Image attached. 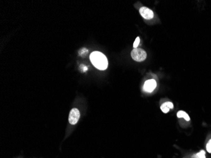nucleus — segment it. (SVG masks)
<instances>
[{
    "label": "nucleus",
    "instance_id": "obj_1",
    "mask_svg": "<svg viewBox=\"0 0 211 158\" xmlns=\"http://www.w3.org/2000/svg\"><path fill=\"white\" fill-rule=\"evenodd\" d=\"M90 60L93 65L101 70L108 68V62L106 56L99 51H94L90 55Z\"/></svg>",
    "mask_w": 211,
    "mask_h": 158
},
{
    "label": "nucleus",
    "instance_id": "obj_2",
    "mask_svg": "<svg viewBox=\"0 0 211 158\" xmlns=\"http://www.w3.org/2000/svg\"><path fill=\"white\" fill-rule=\"evenodd\" d=\"M131 58L134 60L140 62L144 61L147 58L146 52L140 48H134L131 53Z\"/></svg>",
    "mask_w": 211,
    "mask_h": 158
},
{
    "label": "nucleus",
    "instance_id": "obj_3",
    "mask_svg": "<svg viewBox=\"0 0 211 158\" xmlns=\"http://www.w3.org/2000/svg\"><path fill=\"white\" fill-rule=\"evenodd\" d=\"M80 116V113L79 109L76 108H73L70 112V114H69L68 121L70 123L71 125H75L79 120Z\"/></svg>",
    "mask_w": 211,
    "mask_h": 158
},
{
    "label": "nucleus",
    "instance_id": "obj_4",
    "mask_svg": "<svg viewBox=\"0 0 211 158\" xmlns=\"http://www.w3.org/2000/svg\"><path fill=\"white\" fill-rule=\"evenodd\" d=\"M139 13L142 16L147 20H150L154 17V13L153 12L145 7H142L139 10Z\"/></svg>",
    "mask_w": 211,
    "mask_h": 158
},
{
    "label": "nucleus",
    "instance_id": "obj_5",
    "mask_svg": "<svg viewBox=\"0 0 211 158\" xmlns=\"http://www.w3.org/2000/svg\"><path fill=\"white\" fill-rule=\"evenodd\" d=\"M157 86L156 81L154 79L147 81L144 85V90L147 92H152L154 91Z\"/></svg>",
    "mask_w": 211,
    "mask_h": 158
},
{
    "label": "nucleus",
    "instance_id": "obj_6",
    "mask_svg": "<svg viewBox=\"0 0 211 158\" xmlns=\"http://www.w3.org/2000/svg\"><path fill=\"white\" fill-rule=\"evenodd\" d=\"M173 108V104L171 102H166L163 103L161 106V109L164 113H167L169 111Z\"/></svg>",
    "mask_w": 211,
    "mask_h": 158
},
{
    "label": "nucleus",
    "instance_id": "obj_7",
    "mask_svg": "<svg viewBox=\"0 0 211 158\" xmlns=\"http://www.w3.org/2000/svg\"><path fill=\"white\" fill-rule=\"evenodd\" d=\"M177 116H178V118H183L184 119H185V120H186V121H190V118L188 114L186 112H185V111H178V113H177Z\"/></svg>",
    "mask_w": 211,
    "mask_h": 158
},
{
    "label": "nucleus",
    "instance_id": "obj_8",
    "mask_svg": "<svg viewBox=\"0 0 211 158\" xmlns=\"http://www.w3.org/2000/svg\"><path fill=\"white\" fill-rule=\"evenodd\" d=\"M139 43H140V38H139V37H137L135 39V41H134L133 48H137L138 46L139 45Z\"/></svg>",
    "mask_w": 211,
    "mask_h": 158
},
{
    "label": "nucleus",
    "instance_id": "obj_9",
    "mask_svg": "<svg viewBox=\"0 0 211 158\" xmlns=\"http://www.w3.org/2000/svg\"><path fill=\"white\" fill-rule=\"evenodd\" d=\"M206 149L208 152L211 153V139L208 142V143L207 144V146H206Z\"/></svg>",
    "mask_w": 211,
    "mask_h": 158
},
{
    "label": "nucleus",
    "instance_id": "obj_10",
    "mask_svg": "<svg viewBox=\"0 0 211 158\" xmlns=\"http://www.w3.org/2000/svg\"><path fill=\"white\" fill-rule=\"evenodd\" d=\"M197 157L199 158H205V151H201L199 153L197 154Z\"/></svg>",
    "mask_w": 211,
    "mask_h": 158
}]
</instances>
